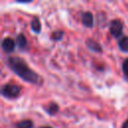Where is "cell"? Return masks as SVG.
Listing matches in <instances>:
<instances>
[{"mask_svg": "<svg viewBox=\"0 0 128 128\" xmlns=\"http://www.w3.org/2000/svg\"><path fill=\"white\" fill-rule=\"evenodd\" d=\"M7 66L10 68V70L13 73H15L19 78H21L25 82L35 85H41L43 83L42 77L33 69H31L27 64V62L21 57L18 56L8 57Z\"/></svg>", "mask_w": 128, "mask_h": 128, "instance_id": "cell-1", "label": "cell"}, {"mask_svg": "<svg viewBox=\"0 0 128 128\" xmlns=\"http://www.w3.org/2000/svg\"><path fill=\"white\" fill-rule=\"evenodd\" d=\"M21 94V88L13 83H6L1 88V95L7 99H16Z\"/></svg>", "mask_w": 128, "mask_h": 128, "instance_id": "cell-2", "label": "cell"}, {"mask_svg": "<svg viewBox=\"0 0 128 128\" xmlns=\"http://www.w3.org/2000/svg\"><path fill=\"white\" fill-rule=\"evenodd\" d=\"M109 32L113 38L120 39L123 34V22L120 19H114L109 24Z\"/></svg>", "mask_w": 128, "mask_h": 128, "instance_id": "cell-3", "label": "cell"}, {"mask_svg": "<svg viewBox=\"0 0 128 128\" xmlns=\"http://www.w3.org/2000/svg\"><path fill=\"white\" fill-rule=\"evenodd\" d=\"M15 46H16V42L11 37H5L1 42L2 50L5 53H12L15 50Z\"/></svg>", "mask_w": 128, "mask_h": 128, "instance_id": "cell-4", "label": "cell"}, {"mask_svg": "<svg viewBox=\"0 0 128 128\" xmlns=\"http://www.w3.org/2000/svg\"><path fill=\"white\" fill-rule=\"evenodd\" d=\"M81 23L84 27L92 28L94 26V16L91 12L85 11L81 14Z\"/></svg>", "mask_w": 128, "mask_h": 128, "instance_id": "cell-5", "label": "cell"}, {"mask_svg": "<svg viewBox=\"0 0 128 128\" xmlns=\"http://www.w3.org/2000/svg\"><path fill=\"white\" fill-rule=\"evenodd\" d=\"M85 44H86V46H87V48L89 50H91V51H93L95 53H102L103 52V49H102L101 44L98 41H96V40H94L92 38L86 39Z\"/></svg>", "mask_w": 128, "mask_h": 128, "instance_id": "cell-6", "label": "cell"}, {"mask_svg": "<svg viewBox=\"0 0 128 128\" xmlns=\"http://www.w3.org/2000/svg\"><path fill=\"white\" fill-rule=\"evenodd\" d=\"M15 42H16L17 47H18L20 50H27V48H28V41H27L26 36H25L23 33H19V34L16 36Z\"/></svg>", "mask_w": 128, "mask_h": 128, "instance_id": "cell-7", "label": "cell"}, {"mask_svg": "<svg viewBox=\"0 0 128 128\" xmlns=\"http://www.w3.org/2000/svg\"><path fill=\"white\" fill-rule=\"evenodd\" d=\"M44 110H45V112L48 115L53 116V115H55V114L58 113V111H59V105L57 103H55V102H50L46 106H44Z\"/></svg>", "mask_w": 128, "mask_h": 128, "instance_id": "cell-8", "label": "cell"}, {"mask_svg": "<svg viewBox=\"0 0 128 128\" xmlns=\"http://www.w3.org/2000/svg\"><path fill=\"white\" fill-rule=\"evenodd\" d=\"M31 24V30L35 33V34H39L41 32V22H40V19L37 17V16H34L30 22Z\"/></svg>", "mask_w": 128, "mask_h": 128, "instance_id": "cell-9", "label": "cell"}, {"mask_svg": "<svg viewBox=\"0 0 128 128\" xmlns=\"http://www.w3.org/2000/svg\"><path fill=\"white\" fill-rule=\"evenodd\" d=\"M118 48L124 53H128V36H122L118 40Z\"/></svg>", "mask_w": 128, "mask_h": 128, "instance_id": "cell-10", "label": "cell"}, {"mask_svg": "<svg viewBox=\"0 0 128 128\" xmlns=\"http://www.w3.org/2000/svg\"><path fill=\"white\" fill-rule=\"evenodd\" d=\"M14 126H15V128H33L34 123L30 119H24V120L18 121Z\"/></svg>", "mask_w": 128, "mask_h": 128, "instance_id": "cell-11", "label": "cell"}, {"mask_svg": "<svg viewBox=\"0 0 128 128\" xmlns=\"http://www.w3.org/2000/svg\"><path fill=\"white\" fill-rule=\"evenodd\" d=\"M64 34H65V32L63 30H55L51 33L50 38H51L52 41H60L63 38Z\"/></svg>", "mask_w": 128, "mask_h": 128, "instance_id": "cell-12", "label": "cell"}, {"mask_svg": "<svg viewBox=\"0 0 128 128\" xmlns=\"http://www.w3.org/2000/svg\"><path fill=\"white\" fill-rule=\"evenodd\" d=\"M122 71L124 76L128 79V58L124 59V61L122 62Z\"/></svg>", "mask_w": 128, "mask_h": 128, "instance_id": "cell-13", "label": "cell"}, {"mask_svg": "<svg viewBox=\"0 0 128 128\" xmlns=\"http://www.w3.org/2000/svg\"><path fill=\"white\" fill-rule=\"evenodd\" d=\"M121 128H128V117H127V119L125 120V122L122 124V127Z\"/></svg>", "mask_w": 128, "mask_h": 128, "instance_id": "cell-14", "label": "cell"}, {"mask_svg": "<svg viewBox=\"0 0 128 128\" xmlns=\"http://www.w3.org/2000/svg\"><path fill=\"white\" fill-rule=\"evenodd\" d=\"M17 3H19V4H26V3H30V1H17Z\"/></svg>", "mask_w": 128, "mask_h": 128, "instance_id": "cell-15", "label": "cell"}, {"mask_svg": "<svg viewBox=\"0 0 128 128\" xmlns=\"http://www.w3.org/2000/svg\"><path fill=\"white\" fill-rule=\"evenodd\" d=\"M39 128H53L52 126H41V127H39Z\"/></svg>", "mask_w": 128, "mask_h": 128, "instance_id": "cell-16", "label": "cell"}]
</instances>
